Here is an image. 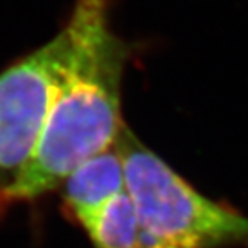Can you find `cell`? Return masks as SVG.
Here are the masks:
<instances>
[{
  "instance_id": "obj_3",
  "label": "cell",
  "mask_w": 248,
  "mask_h": 248,
  "mask_svg": "<svg viewBox=\"0 0 248 248\" xmlns=\"http://www.w3.org/2000/svg\"><path fill=\"white\" fill-rule=\"evenodd\" d=\"M67 24L0 73V202L16 200L71 55Z\"/></svg>"
},
{
  "instance_id": "obj_4",
  "label": "cell",
  "mask_w": 248,
  "mask_h": 248,
  "mask_svg": "<svg viewBox=\"0 0 248 248\" xmlns=\"http://www.w3.org/2000/svg\"><path fill=\"white\" fill-rule=\"evenodd\" d=\"M64 185L67 205L83 224L108 200L126 191V172L119 148L114 145L83 162L67 176Z\"/></svg>"
},
{
  "instance_id": "obj_5",
  "label": "cell",
  "mask_w": 248,
  "mask_h": 248,
  "mask_svg": "<svg viewBox=\"0 0 248 248\" xmlns=\"http://www.w3.org/2000/svg\"><path fill=\"white\" fill-rule=\"evenodd\" d=\"M83 228L95 248H141V226L128 191L108 200Z\"/></svg>"
},
{
  "instance_id": "obj_1",
  "label": "cell",
  "mask_w": 248,
  "mask_h": 248,
  "mask_svg": "<svg viewBox=\"0 0 248 248\" xmlns=\"http://www.w3.org/2000/svg\"><path fill=\"white\" fill-rule=\"evenodd\" d=\"M114 0H74L71 55L16 200L42 197L83 162L116 145L124 69L133 46L110 28Z\"/></svg>"
},
{
  "instance_id": "obj_2",
  "label": "cell",
  "mask_w": 248,
  "mask_h": 248,
  "mask_svg": "<svg viewBox=\"0 0 248 248\" xmlns=\"http://www.w3.org/2000/svg\"><path fill=\"white\" fill-rule=\"evenodd\" d=\"M141 248H221L248 241V217L198 193L126 126L116 140Z\"/></svg>"
}]
</instances>
